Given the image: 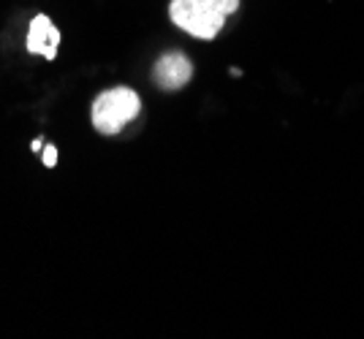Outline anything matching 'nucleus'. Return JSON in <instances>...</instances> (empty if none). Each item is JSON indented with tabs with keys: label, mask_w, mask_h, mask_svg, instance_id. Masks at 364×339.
<instances>
[{
	"label": "nucleus",
	"mask_w": 364,
	"mask_h": 339,
	"mask_svg": "<svg viewBox=\"0 0 364 339\" xmlns=\"http://www.w3.org/2000/svg\"><path fill=\"white\" fill-rule=\"evenodd\" d=\"M28 52L31 55H41L46 60L58 57V47H60V30L55 28V22L46 14H38L31 19L28 25Z\"/></svg>",
	"instance_id": "20e7f679"
},
{
	"label": "nucleus",
	"mask_w": 364,
	"mask_h": 339,
	"mask_svg": "<svg viewBox=\"0 0 364 339\" xmlns=\"http://www.w3.org/2000/svg\"><path fill=\"white\" fill-rule=\"evenodd\" d=\"M55 163H58V150H55V147L49 144V147L44 150V166H49V169H52Z\"/></svg>",
	"instance_id": "39448f33"
},
{
	"label": "nucleus",
	"mask_w": 364,
	"mask_h": 339,
	"mask_svg": "<svg viewBox=\"0 0 364 339\" xmlns=\"http://www.w3.org/2000/svg\"><path fill=\"white\" fill-rule=\"evenodd\" d=\"M141 114V98L131 87H112L95 95L90 109L92 128L104 136H117Z\"/></svg>",
	"instance_id": "f03ea898"
},
{
	"label": "nucleus",
	"mask_w": 364,
	"mask_h": 339,
	"mask_svg": "<svg viewBox=\"0 0 364 339\" xmlns=\"http://www.w3.org/2000/svg\"><path fill=\"white\" fill-rule=\"evenodd\" d=\"M240 9V0H171V22L198 41H213L226 28V19Z\"/></svg>",
	"instance_id": "f257e3e1"
},
{
	"label": "nucleus",
	"mask_w": 364,
	"mask_h": 339,
	"mask_svg": "<svg viewBox=\"0 0 364 339\" xmlns=\"http://www.w3.org/2000/svg\"><path fill=\"white\" fill-rule=\"evenodd\" d=\"M193 79V62L182 52H166L152 65V82L164 93H177Z\"/></svg>",
	"instance_id": "7ed1b4c3"
}]
</instances>
